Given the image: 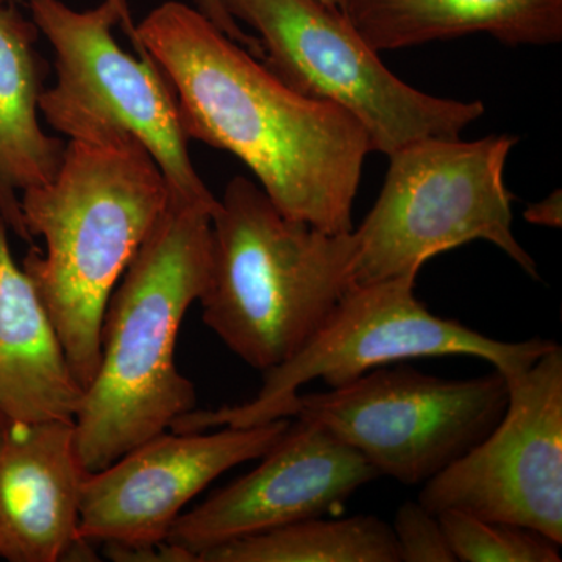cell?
I'll use <instances>...</instances> for the list:
<instances>
[{
	"instance_id": "1",
	"label": "cell",
	"mask_w": 562,
	"mask_h": 562,
	"mask_svg": "<svg viewBox=\"0 0 562 562\" xmlns=\"http://www.w3.org/2000/svg\"><path fill=\"white\" fill-rule=\"evenodd\" d=\"M136 33L171 81L188 139L238 157L284 216L353 231L372 146L349 111L295 91L187 3H161Z\"/></svg>"
},
{
	"instance_id": "2",
	"label": "cell",
	"mask_w": 562,
	"mask_h": 562,
	"mask_svg": "<svg viewBox=\"0 0 562 562\" xmlns=\"http://www.w3.org/2000/svg\"><path fill=\"white\" fill-rule=\"evenodd\" d=\"M169 199L157 161L131 133L69 139L54 179L22 192L25 227L46 249L32 246L21 268L83 391L101 361L111 294Z\"/></svg>"
},
{
	"instance_id": "3",
	"label": "cell",
	"mask_w": 562,
	"mask_h": 562,
	"mask_svg": "<svg viewBox=\"0 0 562 562\" xmlns=\"http://www.w3.org/2000/svg\"><path fill=\"white\" fill-rule=\"evenodd\" d=\"M211 216L171 195L111 294L101 361L74 419L87 473L109 468L198 405L194 384L177 369L176 344L184 314L209 284Z\"/></svg>"
},
{
	"instance_id": "4",
	"label": "cell",
	"mask_w": 562,
	"mask_h": 562,
	"mask_svg": "<svg viewBox=\"0 0 562 562\" xmlns=\"http://www.w3.org/2000/svg\"><path fill=\"white\" fill-rule=\"evenodd\" d=\"M353 231L328 233L284 216L260 184L228 181L211 216L202 319L262 373L310 342L353 286Z\"/></svg>"
},
{
	"instance_id": "5",
	"label": "cell",
	"mask_w": 562,
	"mask_h": 562,
	"mask_svg": "<svg viewBox=\"0 0 562 562\" xmlns=\"http://www.w3.org/2000/svg\"><path fill=\"white\" fill-rule=\"evenodd\" d=\"M29 9L55 52L57 81L40 99L47 124L69 139L131 133L157 161L172 198L214 214L220 201L195 171L171 81L140 43L127 0L83 11L31 0Z\"/></svg>"
},
{
	"instance_id": "6",
	"label": "cell",
	"mask_w": 562,
	"mask_h": 562,
	"mask_svg": "<svg viewBox=\"0 0 562 562\" xmlns=\"http://www.w3.org/2000/svg\"><path fill=\"white\" fill-rule=\"evenodd\" d=\"M517 138H428L390 155L375 205L353 228L355 284L417 279L442 251L487 241L528 276L538 266L513 233V194L505 168Z\"/></svg>"
},
{
	"instance_id": "7",
	"label": "cell",
	"mask_w": 562,
	"mask_h": 562,
	"mask_svg": "<svg viewBox=\"0 0 562 562\" xmlns=\"http://www.w3.org/2000/svg\"><path fill=\"white\" fill-rule=\"evenodd\" d=\"M416 280L353 284L319 331L290 361L265 372L257 397L216 412L192 409L172 422V431L251 427L291 417L299 390L314 380L330 387L360 379L392 362L413 358L473 357L491 362L503 376L527 371L553 341L505 342L436 316L414 294Z\"/></svg>"
},
{
	"instance_id": "8",
	"label": "cell",
	"mask_w": 562,
	"mask_h": 562,
	"mask_svg": "<svg viewBox=\"0 0 562 562\" xmlns=\"http://www.w3.org/2000/svg\"><path fill=\"white\" fill-rule=\"evenodd\" d=\"M236 21L260 40L262 63L310 98L349 111L372 151L428 138H460L484 114V103L438 98L398 79L341 11L321 0H224Z\"/></svg>"
},
{
	"instance_id": "9",
	"label": "cell",
	"mask_w": 562,
	"mask_h": 562,
	"mask_svg": "<svg viewBox=\"0 0 562 562\" xmlns=\"http://www.w3.org/2000/svg\"><path fill=\"white\" fill-rule=\"evenodd\" d=\"M508 398L497 371L449 380L387 364L330 391L297 395L291 417L327 428L379 476L424 486L494 430Z\"/></svg>"
},
{
	"instance_id": "10",
	"label": "cell",
	"mask_w": 562,
	"mask_h": 562,
	"mask_svg": "<svg viewBox=\"0 0 562 562\" xmlns=\"http://www.w3.org/2000/svg\"><path fill=\"white\" fill-rule=\"evenodd\" d=\"M509 398L494 430L422 487L438 514L469 513L562 543V349L506 376Z\"/></svg>"
},
{
	"instance_id": "11",
	"label": "cell",
	"mask_w": 562,
	"mask_h": 562,
	"mask_svg": "<svg viewBox=\"0 0 562 562\" xmlns=\"http://www.w3.org/2000/svg\"><path fill=\"white\" fill-rule=\"evenodd\" d=\"M291 417L206 431H162L81 483L79 535L116 561H135L161 546L181 509L210 483L258 460L290 427Z\"/></svg>"
},
{
	"instance_id": "12",
	"label": "cell",
	"mask_w": 562,
	"mask_h": 562,
	"mask_svg": "<svg viewBox=\"0 0 562 562\" xmlns=\"http://www.w3.org/2000/svg\"><path fill=\"white\" fill-rule=\"evenodd\" d=\"M254 471L180 514L166 542L198 554L244 536L325 516L379 473L317 422L294 417Z\"/></svg>"
},
{
	"instance_id": "13",
	"label": "cell",
	"mask_w": 562,
	"mask_h": 562,
	"mask_svg": "<svg viewBox=\"0 0 562 562\" xmlns=\"http://www.w3.org/2000/svg\"><path fill=\"white\" fill-rule=\"evenodd\" d=\"M85 475L74 422H21L0 414V558L94 560L79 535Z\"/></svg>"
},
{
	"instance_id": "14",
	"label": "cell",
	"mask_w": 562,
	"mask_h": 562,
	"mask_svg": "<svg viewBox=\"0 0 562 562\" xmlns=\"http://www.w3.org/2000/svg\"><path fill=\"white\" fill-rule=\"evenodd\" d=\"M0 221V414L21 422H74L83 390L60 336Z\"/></svg>"
},
{
	"instance_id": "15",
	"label": "cell",
	"mask_w": 562,
	"mask_h": 562,
	"mask_svg": "<svg viewBox=\"0 0 562 562\" xmlns=\"http://www.w3.org/2000/svg\"><path fill=\"white\" fill-rule=\"evenodd\" d=\"M40 31L11 0L0 7V221L33 244L22 214V192L47 183L60 169L66 143L44 131L40 99L49 65Z\"/></svg>"
},
{
	"instance_id": "16",
	"label": "cell",
	"mask_w": 562,
	"mask_h": 562,
	"mask_svg": "<svg viewBox=\"0 0 562 562\" xmlns=\"http://www.w3.org/2000/svg\"><path fill=\"white\" fill-rule=\"evenodd\" d=\"M339 11L376 52L473 33L513 47L562 40V0H341Z\"/></svg>"
},
{
	"instance_id": "17",
	"label": "cell",
	"mask_w": 562,
	"mask_h": 562,
	"mask_svg": "<svg viewBox=\"0 0 562 562\" xmlns=\"http://www.w3.org/2000/svg\"><path fill=\"white\" fill-rule=\"evenodd\" d=\"M195 562H401L391 525L375 516H324L244 536Z\"/></svg>"
},
{
	"instance_id": "18",
	"label": "cell",
	"mask_w": 562,
	"mask_h": 562,
	"mask_svg": "<svg viewBox=\"0 0 562 562\" xmlns=\"http://www.w3.org/2000/svg\"><path fill=\"white\" fill-rule=\"evenodd\" d=\"M439 522L461 562H560L558 543L539 532L446 509Z\"/></svg>"
},
{
	"instance_id": "19",
	"label": "cell",
	"mask_w": 562,
	"mask_h": 562,
	"mask_svg": "<svg viewBox=\"0 0 562 562\" xmlns=\"http://www.w3.org/2000/svg\"><path fill=\"white\" fill-rule=\"evenodd\" d=\"M395 542L401 562H454L438 514L419 501L403 503L395 514Z\"/></svg>"
},
{
	"instance_id": "20",
	"label": "cell",
	"mask_w": 562,
	"mask_h": 562,
	"mask_svg": "<svg viewBox=\"0 0 562 562\" xmlns=\"http://www.w3.org/2000/svg\"><path fill=\"white\" fill-rule=\"evenodd\" d=\"M198 2V10L201 11L203 16L209 18L221 32H224L228 38L241 44L244 49L250 52L251 55L262 61V47L260 40L251 33L244 31L239 22L231 13V10L225 5L224 0H195Z\"/></svg>"
},
{
	"instance_id": "21",
	"label": "cell",
	"mask_w": 562,
	"mask_h": 562,
	"mask_svg": "<svg viewBox=\"0 0 562 562\" xmlns=\"http://www.w3.org/2000/svg\"><path fill=\"white\" fill-rule=\"evenodd\" d=\"M525 221L542 227H562V192L553 191L549 198L538 203H532L524 213Z\"/></svg>"
},
{
	"instance_id": "22",
	"label": "cell",
	"mask_w": 562,
	"mask_h": 562,
	"mask_svg": "<svg viewBox=\"0 0 562 562\" xmlns=\"http://www.w3.org/2000/svg\"><path fill=\"white\" fill-rule=\"evenodd\" d=\"M325 5L331 7V9L339 10V5H341V0H321Z\"/></svg>"
},
{
	"instance_id": "23",
	"label": "cell",
	"mask_w": 562,
	"mask_h": 562,
	"mask_svg": "<svg viewBox=\"0 0 562 562\" xmlns=\"http://www.w3.org/2000/svg\"><path fill=\"white\" fill-rule=\"evenodd\" d=\"M11 0H0V7L7 5V3H10Z\"/></svg>"
}]
</instances>
